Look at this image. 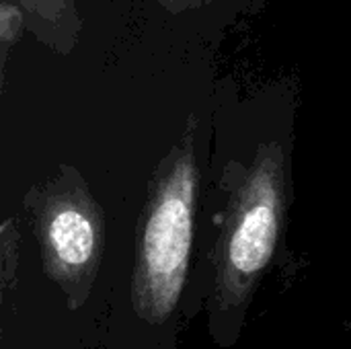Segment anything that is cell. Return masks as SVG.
<instances>
[{"instance_id":"6da1fadb","label":"cell","mask_w":351,"mask_h":349,"mask_svg":"<svg viewBox=\"0 0 351 349\" xmlns=\"http://www.w3.org/2000/svg\"><path fill=\"white\" fill-rule=\"evenodd\" d=\"M288 156L280 142H261L234 189L216 245L210 304L218 341H234L251 298L276 257L288 212Z\"/></svg>"},{"instance_id":"7a4b0ae2","label":"cell","mask_w":351,"mask_h":349,"mask_svg":"<svg viewBox=\"0 0 351 349\" xmlns=\"http://www.w3.org/2000/svg\"><path fill=\"white\" fill-rule=\"evenodd\" d=\"M197 121L158 163L138 222L132 306L146 323H167L183 294L195 226L199 169L195 156Z\"/></svg>"},{"instance_id":"3957f363","label":"cell","mask_w":351,"mask_h":349,"mask_svg":"<svg viewBox=\"0 0 351 349\" xmlns=\"http://www.w3.org/2000/svg\"><path fill=\"white\" fill-rule=\"evenodd\" d=\"M41 251L43 274L64 294L72 311L80 309L99 274L105 251V212L86 179L72 167L60 169L23 197Z\"/></svg>"},{"instance_id":"277c9868","label":"cell","mask_w":351,"mask_h":349,"mask_svg":"<svg viewBox=\"0 0 351 349\" xmlns=\"http://www.w3.org/2000/svg\"><path fill=\"white\" fill-rule=\"evenodd\" d=\"M33 37L60 56H68L80 41L82 19L74 0H16Z\"/></svg>"},{"instance_id":"5b68a950","label":"cell","mask_w":351,"mask_h":349,"mask_svg":"<svg viewBox=\"0 0 351 349\" xmlns=\"http://www.w3.org/2000/svg\"><path fill=\"white\" fill-rule=\"evenodd\" d=\"M25 27H27V16H25L23 6L19 2L12 4L8 0H2L0 2V86L2 91L6 82L8 53L12 45H16V41L21 39Z\"/></svg>"},{"instance_id":"8992f818","label":"cell","mask_w":351,"mask_h":349,"mask_svg":"<svg viewBox=\"0 0 351 349\" xmlns=\"http://www.w3.org/2000/svg\"><path fill=\"white\" fill-rule=\"evenodd\" d=\"M0 255H2V290L8 292L19 265V228L14 218H6L0 228Z\"/></svg>"},{"instance_id":"52a82bcc","label":"cell","mask_w":351,"mask_h":349,"mask_svg":"<svg viewBox=\"0 0 351 349\" xmlns=\"http://www.w3.org/2000/svg\"><path fill=\"white\" fill-rule=\"evenodd\" d=\"M165 10L173 12V14H179V12H185V10H191V8H197V6H206L210 4L212 0H156Z\"/></svg>"}]
</instances>
